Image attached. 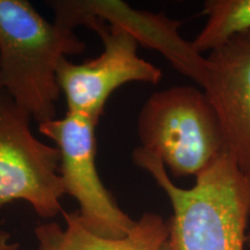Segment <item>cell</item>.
I'll return each mask as SVG.
<instances>
[{"label":"cell","instance_id":"4fadbf2b","mask_svg":"<svg viewBox=\"0 0 250 250\" xmlns=\"http://www.w3.org/2000/svg\"><path fill=\"white\" fill-rule=\"evenodd\" d=\"M246 243L250 247V233L247 234V240H246Z\"/></svg>","mask_w":250,"mask_h":250},{"label":"cell","instance_id":"5b68a950","mask_svg":"<svg viewBox=\"0 0 250 250\" xmlns=\"http://www.w3.org/2000/svg\"><path fill=\"white\" fill-rule=\"evenodd\" d=\"M31 118L4 93L0 100V208L26 202L41 218L62 213L58 148L41 142Z\"/></svg>","mask_w":250,"mask_h":250},{"label":"cell","instance_id":"52a82bcc","mask_svg":"<svg viewBox=\"0 0 250 250\" xmlns=\"http://www.w3.org/2000/svg\"><path fill=\"white\" fill-rule=\"evenodd\" d=\"M201 86L220 121L228 154L250 174V30L212 50Z\"/></svg>","mask_w":250,"mask_h":250},{"label":"cell","instance_id":"6da1fadb","mask_svg":"<svg viewBox=\"0 0 250 250\" xmlns=\"http://www.w3.org/2000/svg\"><path fill=\"white\" fill-rule=\"evenodd\" d=\"M132 160L151 174L173 208L161 250H245L250 174L228 153L196 176L190 189L177 187L162 162L139 147L132 152Z\"/></svg>","mask_w":250,"mask_h":250},{"label":"cell","instance_id":"ba28073f","mask_svg":"<svg viewBox=\"0 0 250 250\" xmlns=\"http://www.w3.org/2000/svg\"><path fill=\"white\" fill-rule=\"evenodd\" d=\"M55 20L76 30L79 21L86 18L99 19L105 23L123 27L138 44L154 48L173 62L177 70L193 78L202 85L205 58L197 54L191 43L179 35L180 22L165 15L140 12L122 1H50Z\"/></svg>","mask_w":250,"mask_h":250},{"label":"cell","instance_id":"8fae6325","mask_svg":"<svg viewBox=\"0 0 250 250\" xmlns=\"http://www.w3.org/2000/svg\"><path fill=\"white\" fill-rule=\"evenodd\" d=\"M0 250H20V245L12 240L11 234L0 230Z\"/></svg>","mask_w":250,"mask_h":250},{"label":"cell","instance_id":"8992f818","mask_svg":"<svg viewBox=\"0 0 250 250\" xmlns=\"http://www.w3.org/2000/svg\"><path fill=\"white\" fill-rule=\"evenodd\" d=\"M88 117L66 112L62 118L40 124L39 130L58 148L59 175L65 195L76 199L81 224L101 237L120 239L132 229L131 219L115 201L96 168L95 127Z\"/></svg>","mask_w":250,"mask_h":250},{"label":"cell","instance_id":"3957f363","mask_svg":"<svg viewBox=\"0 0 250 250\" xmlns=\"http://www.w3.org/2000/svg\"><path fill=\"white\" fill-rule=\"evenodd\" d=\"M138 147L175 177L198 176L226 154L217 112L204 90L174 86L153 93L137 120Z\"/></svg>","mask_w":250,"mask_h":250},{"label":"cell","instance_id":"7a4b0ae2","mask_svg":"<svg viewBox=\"0 0 250 250\" xmlns=\"http://www.w3.org/2000/svg\"><path fill=\"white\" fill-rule=\"evenodd\" d=\"M86 43L26 0H0V81L6 95L37 124L57 118L59 62Z\"/></svg>","mask_w":250,"mask_h":250},{"label":"cell","instance_id":"7c38bea8","mask_svg":"<svg viewBox=\"0 0 250 250\" xmlns=\"http://www.w3.org/2000/svg\"><path fill=\"white\" fill-rule=\"evenodd\" d=\"M4 89H2V85H1V81H0V100H1L2 95H4Z\"/></svg>","mask_w":250,"mask_h":250},{"label":"cell","instance_id":"277c9868","mask_svg":"<svg viewBox=\"0 0 250 250\" xmlns=\"http://www.w3.org/2000/svg\"><path fill=\"white\" fill-rule=\"evenodd\" d=\"M79 26L98 34L103 51L81 64L62 58L57 67V83L66 100L67 112L88 117L99 124L105 103L115 90L129 83L156 85L162 72L139 57L138 42L123 27L94 18L83 19Z\"/></svg>","mask_w":250,"mask_h":250},{"label":"cell","instance_id":"9c48e42d","mask_svg":"<svg viewBox=\"0 0 250 250\" xmlns=\"http://www.w3.org/2000/svg\"><path fill=\"white\" fill-rule=\"evenodd\" d=\"M62 214L64 226L50 221L35 228L34 250H161L168 233L167 220L151 212L144 213L120 239L95 235L81 224L77 211H62Z\"/></svg>","mask_w":250,"mask_h":250},{"label":"cell","instance_id":"30bf717a","mask_svg":"<svg viewBox=\"0 0 250 250\" xmlns=\"http://www.w3.org/2000/svg\"><path fill=\"white\" fill-rule=\"evenodd\" d=\"M203 13L208 18L206 24L191 42L199 55L250 30V0H208Z\"/></svg>","mask_w":250,"mask_h":250}]
</instances>
